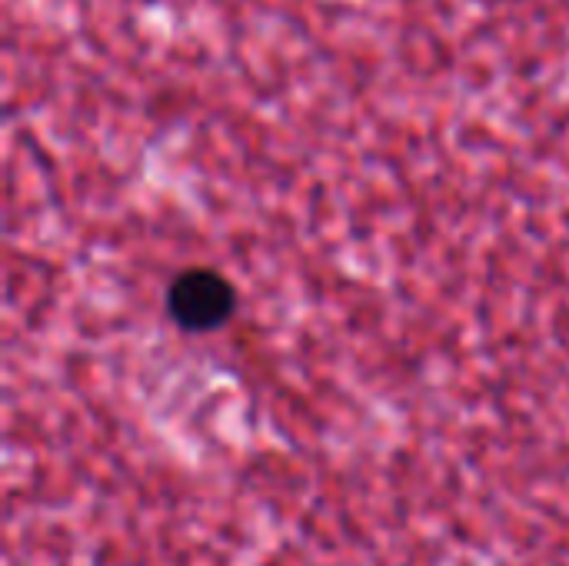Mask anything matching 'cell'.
Here are the masks:
<instances>
[{"label": "cell", "mask_w": 569, "mask_h": 566, "mask_svg": "<svg viewBox=\"0 0 569 566\" xmlns=\"http://www.w3.org/2000/svg\"><path fill=\"white\" fill-rule=\"evenodd\" d=\"M237 310L233 284L210 267H190L173 277L167 290V314L187 334H210L223 327Z\"/></svg>", "instance_id": "6da1fadb"}]
</instances>
